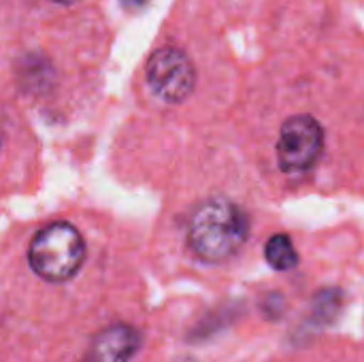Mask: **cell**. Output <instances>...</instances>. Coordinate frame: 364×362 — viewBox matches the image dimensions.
<instances>
[{"label": "cell", "instance_id": "3", "mask_svg": "<svg viewBox=\"0 0 364 362\" xmlns=\"http://www.w3.org/2000/svg\"><path fill=\"white\" fill-rule=\"evenodd\" d=\"M324 149V128L311 115H292L284 122L277 141V162L286 173L311 169Z\"/></svg>", "mask_w": 364, "mask_h": 362}, {"label": "cell", "instance_id": "4", "mask_svg": "<svg viewBox=\"0 0 364 362\" xmlns=\"http://www.w3.org/2000/svg\"><path fill=\"white\" fill-rule=\"evenodd\" d=\"M147 81L164 102H183L196 83L192 60L177 47H160L147 62Z\"/></svg>", "mask_w": 364, "mask_h": 362}, {"label": "cell", "instance_id": "8", "mask_svg": "<svg viewBox=\"0 0 364 362\" xmlns=\"http://www.w3.org/2000/svg\"><path fill=\"white\" fill-rule=\"evenodd\" d=\"M55 2H73V0H55Z\"/></svg>", "mask_w": 364, "mask_h": 362}, {"label": "cell", "instance_id": "2", "mask_svg": "<svg viewBox=\"0 0 364 362\" xmlns=\"http://www.w3.org/2000/svg\"><path fill=\"white\" fill-rule=\"evenodd\" d=\"M85 243L73 224L55 222L36 233L30 243L28 260L32 271L53 284L66 282L81 269Z\"/></svg>", "mask_w": 364, "mask_h": 362}, {"label": "cell", "instance_id": "7", "mask_svg": "<svg viewBox=\"0 0 364 362\" xmlns=\"http://www.w3.org/2000/svg\"><path fill=\"white\" fill-rule=\"evenodd\" d=\"M145 0H124V4L126 6H132V4H143Z\"/></svg>", "mask_w": 364, "mask_h": 362}, {"label": "cell", "instance_id": "5", "mask_svg": "<svg viewBox=\"0 0 364 362\" xmlns=\"http://www.w3.org/2000/svg\"><path fill=\"white\" fill-rule=\"evenodd\" d=\"M141 333L130 324H111L102 329L87 352V362H132L141 350Z\"/></svg>", "mask_w": 364, "mask_h": 362}, {"label": "cell", "instance_id": "1", "mask_svg": "<svg viewBox=\"0 0 364 362\" xmlns=\"http://www.w3.org/2000/svg\"><path fill=\"white\" fill-rule=\"evenodd\" d=\"M250 237L247 213L226 196H213L196 207L188 226L192 252L211 265L226 262L241 252Z\"/></svg>", "mask_w": 364, "mask_h": 362}, {"label": "cell", "instance_id": "6", "mask_svg": "<svg viewBox=\"0 0 364 362\" xmlns=\"http://www.w3.org/2000/svg\"><path fill=\"white\" fill-rule=\"evenodd\" d=\"M264 256L275 271H290L299 265V252L294 250L292 239L288 235H273L267 241Z\"/></svg>", "mask_w": 364, "mask_h": 362}]
</instances>
